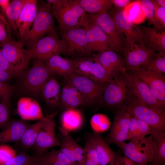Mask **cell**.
<instances>
[{"instance_id":"obj_1","label":"cell","mask_w":165,"mask_h":165,"mask_svg":"<svg viewBox=\"0 0 165 165\" xmlns=\"http://www.w3.org/2000/svg\"><path fill=\"white\" fill-rule=\"evenodd\" d=\"M126 72L115 76L112 82H105L102 90V107L116 111L125 109L134 100Z\"/></svg>"},{"instance_id":"obj_2","label":"cell","mask_w":165,"mask_h":165,"mask_svg":"<svg viewBox=\"0 0 165 165\" xmlns=\"http://www.w3.org/2000/svg\"><path fill=\"white\" fill-rule=\"evenodd\" d=\"M53 74L42 61L37 60L31 68L17 74L14 91L23 97L38 96L41 88Z\"/></svg>"},{"instance_id":"obj_3","label":"cell","mask_w":165,"mask_h":165,"mask_svg":"<svg viewBox=\"0 0 165 165\" xmlns=\"http://www.w3.org/2000/svg\"><path fill=\"white\" fill-rule=\"evenodd\" d=\"M46 1L51 4V13L58 23V28H85L89 24V14L76 0H47Z\"/></svg>"},{"instance_id":"obj_4","label":"cell","mask_w":165,"mask_h":165,"mask_svg":"<svg viewBox=\"0 0 165 165\" xmlns=\"http://www.w3.org/2000/svg\"><path fill=\"white\" fill-rule=\"evenodd\" d=\"M51 4L44 0L37 1V13L29 30L20 41L27 50L32 49L37 42L55 30Z\"/></svg>"},{"instance_id":"obj_5","label":"cell","mask_w":165,"mask_h":165,"mask_svg":"<svg viewBox=\"0 0 165 165\" xmlns=\"http://www.w3.org/2000/svg\"><path fill=\"white\" fill-rule=\"evenodd\" d=\"M64 78L82 95L84 100V106L102 107V90L105 82L97 81L75 73Z\"/></svg>"},{"instance_id":"obj_6","label":"cell","mask_w":165,"mask_h":165,"mask_svg":"<svg viewBox=\"0 0 165 165\" xmlns=\"http://www.w3.org/2000/svg\"><path fill=\"white\" fill-rule=\"evenodd\" d=\"M123 142L118 147L124 155L137 165L151 163L154 152L153 138L151 135L132 139Z\"/></svg>"},{"instance_id":"obj_7","label":"cell","mask_w":165,"mask_h":165,"mask_svg":"<svg viewBox=\"0 0 165 165\" xmlns=\"http://www.w3.org/2000/svg\"><path fill=\"white\" fill-rule=\"evenodd\" d=\"M58 29L61 39L67 44L64 55L71 58L90 56L85 28L64 27Z\"/></svg>"},{"instance_id":"obj_8","label":"cell","mask_w":165,"mask_h":165,"mask_svg":"<svg viewBox=\"0 0 165 165\" xmlns=\"http://www.w3.org/2000/svg\"><path fill=\"white\" fill-rule=\"evenodd\" d=\"M67 47L66 42L59 38L55 29L39 39L30 50L31 59L44 62L53 55L64 54Z\"/></svg>"},{"instance_id":"obj_9","label":"cell","mask_w":165,"mask_h":165,"mask_svg":"<svg viewBox=\"0 0 165 165\" xmlns=\"http://www.w3.org/2000/svg\"><path fill=\"white\" fill-rule=\"evenodd\" d=\"M0 47L12 67L16 76L26 69L31 59V52L30 50L24 48L22 42H16L11 37L0 43Z\"/></svg>"},{"instance_id":"obj_10","label":"cell","mask_w":165,"mask_h":165,"mask_svg":"<svg viewBox=\"0 0 165 165\" xmlns=\"http://www.w3.org/2000/svg\"><path fill=\"white\" fill-rule=\"evenodd\" d=\"M125 110L131 116L147 124L151 134L165 132V111L135 104H130Z\"/></svg>"},{"instance_id":"obj_11","label":"cell","mask_w":165,"mask_h":165,"mask_svg":"<svg viewBox=\"0 0 165 165\" xmlns=\"http://www.w3.org/2000/svg\"><path fill=\"white\" fill-rule=\"evenodd\" d=\"M74 73L101 82H112L103 66L91 56L70 58Z\"/></svg>"},{"instance_id":"obj_12","label":"cell","mask_w":165,"mask_h":165,"mask_svg":"<svg viewBox=\"0 0 165 165\" xmlns=\"http://www.w3.org/2000/svg\"><path fill=\"white\" fill-rule=\"evenodd\" d=\"M89 14L90 22L98 25L114 42L118 53L123 54L126 44L125 37L108 11L98 14Z\"/></svg>"},{"instance_id":"obj_13","label":"cell","mask_w":165,"mask_h":165,"mask_svg":"<svg viewBox=\"0 0 165 165\" xmlns=\"http://www.w3.org/2000/svg\"><path fill=\"white\" fill-rule=\"evenodd\" d=\"M126 75L135 99L130 104H135L165 111V106L159 103L144 82L135 75L127 71Z\"/></svg>"},{"instance_id":"obj_14","label":"cell","mask_w":165,"mask_h":165,"mask_svg":"<svg viewBox=\"0 0 165 165\" xmlns=\"http://www.w3.org/2000/svg\"><path fill=\"white\" fill-rule=\"evenodd\" d=\"M90 56L92 52L113 51L118 53L114 42L104 33L97 25L91 22L85 28Z\"/></svg>"},{"instance_id":"obj_15","label":"cell","mask_w":165,"mask_h":165,"mask_svg":"<svg viewBox=\"0 0 165 165\" xmlns=\"http://www.w3.org/2000/svg\"><path fill=\"white\" fill-rule=\"evenodd\" d=\"M155 53L140 44H126L123 52L126 71L137 68L145 69Z\"/></svg>"},{"instance_id":"obj_16","label":"cell","mask_w":165,"mask_h":165,"mask_svg":"<svg viewBox=\"0 0 165 165\" xmlns=\"http://www.w3.org/2000/svg\"><path fill=\"white\" fill-rule=\"evenodd\" d=\"M137 77L148 87L159 103L165 106V75L146 69L137 68L127 70Z\"/></svg>"},{"instance_id":"obj_17","label":"cell","mask_w":165,"mask_h":165,"mask_svg":"<svg viewBox=\"0 0 165 165\" xmlns=\"http://www.w3.org/2000/svg\"><path fill=\"white\" fill-rule=\"evenodd\" d=\"M108 12L124 34L126 44L137 43L143 45L139 28L131 20L125 10H118L112 5Z\"/></svg>"},{"instance_id":"obj_18","label":"cell","mask_w":165,"mask_h":165,"mask_svg":"<svg viewBox=\"0 0 165 165\" xmlns=\"http://www.w3.org/2000/svg\"><path fill=\"white\" fill-rule=\"evenodd\" d=\"M132 116L125 109L116 111L109 132L105 141L118 147L127 140L129 126Z\"/></svg>"},{"instance_id":"obj_19","label":"cell","mask_w":165,"mask_h":165,"mask_svg":"<svg viewBox=\"0 0 165 165\" xmlns=\"http://www.w3.org/2000/svg\"><path fill=\"white\" fill-rule=\"evenodd\" d=\"M92 57L105 69L109 76L113 78L121 72L126 71L123 57L113 51H106L93 54Z\"/></svg>"},{"instance_id":"obj_20","label":"cell","mask_w":165,"mask_h":165,"mask_svg":"<svg viewBox=\"0 0 165 165\" xmlns=\"http://www.w3.org/2000/svg\"><path fill=\"white\" fill-rule=\"evenodd\" d=\"M138 27L143 46L152 52L165 55V30L143 25Z\"/></svg>"},{"instance_id":"obj_21","label":"cell","mask_w":165,"mask_h":165,"mask_svg":"<svg viewBox=\"0 0 165 165\" xmlns=\"http://www.w3.org/2000/svg\"><path fill=\"white\" fill-rule=\"evenodd\" d=\"M86 139L93 145L100 165H116L119 154L115 152L99 134L95 132L86 134Z\"/></svg>"},{"instance_id":"obj_22","label":"cell","mask_w":165,"mask_h":165,"mask_svg":"<svg viewBox=\"0 0 165 165\" xmlns=\"http://www.w3.org/2000/svg\"><path fill=\"white\" fill-rule=\"evenodd\" d=\"M54 118L49 119L39 132L33 148L35 154H40L50 148L60 146V143L55 131Z\"/></svg>"},{"instance_id":"obj_23","label":"cell","mask_w":165,"mask_h":165,"mask_svg":"<svg viewBox=\"0 0 165 165\" xmlns=\"http://www.w3.org/2000/svg\"><path fill=\"white\" fill-rule=\"evenodd\" d=\"M37 11V0H25L16 23L17 29L20 39L30 29L36 17Z\"/></svg>"},{"instance_id":"obj_24","label":"cell","mask_w":165,"mask_h":165,"mask_svg":"<svg viewBox=\"0 0 165 165\" xmlns=\"http://www.w3.org/2000/svg\"><path fill=\"white\" fill-rule=\"evenodd\" d=\"M84 105L83 98L79 92L70 82L65 79L61 90L58 107L64 111L77 108Z\"/></svg>"},{"instance_id":"obj_25","label":"cell","mask_w":165,"mask_h":165,"mask_svg":"<svg viewBox=\"0 0 165 165\" xmlns=\"http://www.w3.org/2000/svg\"><path fill=\"white\" fill-rule=\"evenodd\" d=\"M17 111L22 119L24 121L39 120L45 117L38 103L30 97H22L19 99Z\"/></svg>"},{"instance_id":"obj_26","label":"cell","mask_w":165,"mask_h":165,"mask_svg":"<svg viewBox=\"0 0 165 165\" xmlns=\"http://www.w3.org/2000/svg\"><path fill=\"white\" fill-rule=\"evenodd\" d=\"M30 125L22 119L9 120L0 132V144L17 142Z\"/></svg>"},{"instance_id":"obj_27","label":"cell","mask_w":165,"mask_h":165,"mask_svg":"<svg viewBox=\"0 0 165 165\" xmlns=\"http://www.w3.org/2000/svg\"><path fill=\"white\" fill-rule=\"evenodd\" d=\"M44 63L53 75H59L64 78L74 73V67L71 59L64 58L60 55L50 57Z\"/></svg>"},{"instance_id":"obj_28","label":"cell","mask_w":165,"mask_h":165,"mask_svg":"<svg viewBox=\"0 0 165 165\" xmlns=\"http://www.w3.org/2000/svg\"><path fill=\"white\" fill-rule=\"evenodd\" d=\"M56 112L45 116L35 123L30 125L27 128L18 142L24 149L33 148L38 134L41 129L50 119L54 118L57 114Z\"/></svg>"},{"instance_id":"obj_29","label":"cell","mask_w":165,"mask_h":165,"mask_svg":"<svg viewBox=\"0 0 165 165\" xmlns=\"http://www.w3.org/2000/svg\"><path fill=\"white\" fill-rule=\"evenodd\" d=\"M54 75H52L42 86L40 94L45 102L50 106L58 107L61 89Z\"/></svg>"},{"instance_id":"obj_30","label":"cell","mask_w":165,"mask_h":165,"mask_svg":"<svg viewBox=\"0 0 165 165\" xmlns=\"http://www.w3.org/2000/svg\"><path fill=\"white\" fill-rule=\"evenodd\" d=\"M83 120L81 112L77 108L64 110L61 116L60 131L69 133L77 130L82 126Z\"/></svg>"},{"instance_id":"obj_31","label":"cell","mask_w":165,"mask_h":165,"mask_svg":"<svg viewBox=\"0 0 165 165\" xmlns=\"http://www.w3.org/2000/svg\"><path fill=\"white\" fill-rule=\"evenodd\" d=\"M85 11L89 14L108 12L112 5V0H76Z\"/></svg>"},{"instance_id":"obj_32","label":"cell","mask_w":165,"mask_h":165,"mask_svg":"<svg viewBox=\"0 0 165 165\" xmlns=\"http://www.w3.org/2000/svg\"><path fill=\"white\" fill-rule=\"evenodd\" d=\"M154 145L153 165H163L165 163V132L152 134Z\"/></svg>"},{"instance_id":"obj_33","label":"cell","mask_w":165,"mask_h":165,"mask_svg":"<svg viewBox=\"0 0 165 165\" xmlns=\"http://www.w3.org/2000/svg\"><path fill=\"white\" fill-rule=\"evenodd\" d=\"M151 131L150 127L146 123L132 116L129 125L127 140L145 137L151 134Z\"/></svg>"},{"instance_id":"obj_34","label":"cell","mask_w":165,"mask_h":165,"mask_svg":"<svg viewBox=\"0 0 165 165\" xmlns=\"http://www.w3.org/2000/svg\"><path fill=\"white\" fill-rule=\"evenodd\" d=\"M25 0H13L10 2L4 15L11 28L16 32L17 21Z\"/></svg>"},{"instance_id":"obj_35","label":"cell","mask_w":165,"mask_h":165,"mask_svg":"<svg viewBox=\"0 0 165 165\" xmlns=\"http://www.w3.org/2000/svg\"><path fill=\"white\" fill-rule=\"evenodd\" d=\"M110 124L108 117L102 114H94L90 120V125L94 132L99 134L107 130Z\"/></svg>"},{"instance_id":"obj_36","label":"cell","mask_w":165,"mask_h":165,"mask_svg":"<svg viewBox=\"0 0 165 165\" xmlns=\"http://www.w3.org/2000/svg\"><path fill=\"white\" fill-rule=\"evenodd\" d=\"M141 9L148 25H152L158 29H163L157 23L155 18L154 8L150 0H139Z\"/></svg>"},{"instance_id":"obj_37","label":"cell","mask_w":165,"mask_h":165,"mask_svg":"<svg viewBox=\"0 0 165 165\" xmlns=\"http://www.w3.org/2000/svg\"><path fill=\"white\" fill-rule=\"evenodd\" d=\"M125 10L131 20L135 24L142 21L144 18L139 1H132Z\"/></svg>"},{"instance_id":"obj_38","label":"cell","mask_w":165,"mask_h":165,"mask_svg":"<svg viewBox=\"0 0 165 165\" xmlns=\"http://www.w3.org/2000/svg\"><path fill=\"white\" fill-rule=\"evenodd\" d=\"M145 69L158 73H165V55L155 53Z\"/></svg>"},{"instance_id":"obj_39","label":"cell","mask_w":165,"mask_h":165,"mask_svg":"<svg viewBox=\"0 0 165 165\" xmlns=\"http://www.w3.org/2000/svg\"><path fill=\"white\" fill-rule=\"evenodd\" d=\"M14 91V86L8 82L0 81V101L9 108H11V99Z\"/></svg>"},{"instance_id":"obj_40","label":"cell","mask_w":165,"mask_h":165,"mask_svg":"<svg viewBox=\"0 0 165 165\" xmlns=\"http://www.w3.org/2000/svg\"><path fill=\"white\" fill-rule=\"evenodd\" d=\"M68 139L77 165H85L86 157L84 154L83 148L76 142L70 134Z\"/></svg>"},{"instance_id":"obj_41","label":"cell","mask_w":165,"mask_h":165,"mask_svg":"<svg viewBox=\"0 0 165 165\" xmlns=\"http://www.w3.org/2000/svg\"><path fill=\"white\" fill-rule=\"evenodd\" d=\"M34 155L42 165H67L52 156L48 150L42 154Z\"/></svg>"},{"instance_id":"obj_42","label":"cell","mask_w":165,"mask_h":165,"mask_svg":"<svg viewBox=\"0 0 165 165\" xmlns=\"http://www.w3.org/2000/svg\"><path fill=\"white\" fill-rule=\"evenodd\" d=\"M17 156L15 150L6 144L0 145V165H2Z\"/></svg>"},{"instance_id":"obj_43","label":"cell","mask_w":165,"mask_h":165,"mask_svg":"<svg viewBox=\"0 0 165 165\" xmlns=\"http://www.w3.org/2000/svg\"><path fill=\"white\" fill-rule=\"evenodd\" d=\"M11 30L5 16L0 14V43L11 37Z\"/></svg>"},{"instance_id":"obj_44","label":"cell","mask_w":165,"mask_h":165,"mask_svg":"<svg viewBox=\"0 0 165 165\" xmlns=\"http://www.w3.org/2000/svg\"><path fill=\"white\" fill-rule=\"evenodd\" d=\"M154 8L156 20L158 24L163 29L165 28V8L158 6L151 0Z\"/></svg>"},{"instance_id":"obj_45","label":"cell","mask_w":165,"mask_h":165,"mask_svg":"<svg viewBox=\"0 0 165 165\" xmlns=\"http://www.w3.org/2000/svg\"><path fill=\"white\" fill-rule=\"evenodd\" d=\"M9 109L6 105L0 101V128H3L10 120Z\"/></svg>"},{"instance_id":"obj_46","label":"cell","mask_w":165,"mask_h":165,"mask_svg":"<svg viewBox=\"0 0 165 165\" xmlns=\"http://www.w3.org/2000/svg\"><path fill=\"white\" fill-rule=\"evenodd\" d=\"M0 69L12 76H15L14 71L9 62L4 55L0 47Z\"/></svg>"},{"instance_id":"obj_47","label":"cell","mask_w":165,"mask_h":165,"mask_svg":"<svg viewBox=\"0 0 165 165\" xmlns=\"http://www.w3.org/2000/svg\"><path fill=\"white\" fill-rule=\"evenodd\" d=\"M30 156L24 152H22L2 165H24Z\"/></svg>"},{"instance_id":"obj_48","label":"cell","mask_w":165,"mask_h":165,"mask_svg":"<svg viewBox=\"0 0 165 165\" xmlns=\"http://www.w3.org/2000/svg\"><path fill=\"white\" fill-rule=\"evenodd\" d=\"M132 1L130 0H112V6L118 10L124 11Z\"/></svg>"},{"instance_id":"obj_49","label":"cell","mask_w":165,"mask_h":165,"mask_svg":"<svg viewBox=\"0 0 165 165\" xmlns=\"http://www.w3.org/2000/svg\"><path fill=\"white\" fill-rule=\"evenodd\" d=\"M116 165H137L125 156L119 154Z\"/></svg>"},{"instance_id":"obj_50","label":"cell","mask_w":165,"mask_h":165,"mask_svg":"<svg viewBox=\"0 0 165 165\" xmlns=\"http://www.w3.org/2000/svg\"><path fill=\"white\" fill-rule=\"evenodd\" d=\"M12 77L9 73L0 69V81L8 82Z\"/></svg>"},{"instance_id":"obj_51","label":"cell","mask_w":165,"mask_h":165,"mask_svg":"<svg viewBox=\"0 0 165 165\" xmlns=\"http://www.w3.org/2000/svg\"><path fill=\"white\" fill-rule=\"evenodd\" d=\"M8 0H0V11L2 14L4 15L7 8L10 2Z\"/></svg>"},{"instance_id":"obj_52","label":"cell","mask_w":165,"mask_h":165,"mask_svg":"<svg viewBox=\"0 0 165 165\" xmlns=\"http://www.w3.org/2000/svg\"><path fill=\"white\" fill-rule=\"evenodd\" d=\"M24 165H42L38 161L34 155L30 156Z\"/></svg>"},{"instance_id":"obj_53","label":"cell","mask_w":165,"mask_h":165,"mask_svg":"<svg viewBox=\"0 0 165 165\" xmlns=\"http://www.w3.org/2000/svg\"><path fill=\"white\" fill-rule=\"evenodd\" d=\"M86 157L85 165H100L98 159H92Z\"/></svg>"},{"instance_id":"obj_54","label":"cell","mask_w":165,"mask_h":165,"mask_svg":"<svg viewBox=\"0 0 165 165\" xmlns=\"http://www.w3.org/2000/svg\"><path fill=\"white\" fill-rule=\"evenodd\" d=\"M153 1L159 6L165 8V0H153Z\"/></svg>"},{"instance_id":"obj_55","label":"cell","mask_w":165,"mask_h":165,"mask_svg":"<svg viewBox=\"0 0 165 165\" xmlns=\"http://www.w3.org/2000/svg\"><path fill=\"white\" fill-rule=\"evenodd\" d=\"M152 165V164H146V165Z\"/></svg>"}]
</instances>
